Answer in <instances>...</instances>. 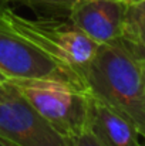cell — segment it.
I'll return each instance as SVG.
<instances>
[{"mask_svg": "<svg viewBox=\"0 0 145 146\" xmlns=\"http://www.w3.org/2000/svg\"><path fill=\"white\" fill-rule=\"evenodd\" d=\"M125 9L117 0H76L68 19L91 40L107 44L122 37Z\"/></svg>", "mask_w": 145, "mask_h": 146, "instance_id": "cell-6", "label": "cell"}, {"mask_svg": "<svg viewBox=\"0 0 145 146\" xmlns=\"http://www.w3.org/2000/svg\"><path fill=\"white\" fill-rule=\"evenodd\" d=\"M87 90L134 123L145 141V48L121 37L80 70Z\"/></svg>", "mask_w": 145, "mask_h": 146, "instance_id": "cell-1", "label": "cell"}, {"mask_svg": "<svg viewBox=\"0 0 145 146\" xmlns=\"http://www.w3.org/2000/svg\"><path fill=\"white\" fill-rule=\"evenodd\" d=\"M21 3L37 13H43L44 17H68L70 9L76 0H9Z\"/></svg>", "mask_w": 145, "mask_h": 146, "instance_id": "cell-9", "label": "cell"}, {"mask_svg": "<svg viewBox=\"0 0 145 146\" xmlns=\"http://www.w3.org/2000/svg\"><path fill=\"white\" fill-rule=\"evenodd\" d=\"M0 71L9 80H51L86 88L80 72L0 20Z\"/></svg>", "mask_w": 145, "mask_h": 146, "instance_id": "cell-4", "label": "cell"}, {"mask_svg": "<svg viewBox=\"0 0 145 146\" xmlns=\"http://www.w3.org/2000/svg\"><path fill=\"white\" fill-rule=\"evenodd\" d=\"M26 101L64 138L87 129L88 90L51 80H9Z\"/></svg>", "mask_w": 145, "mask_h": 146, "instance_id": "cell-3", "label": "cell"}, {"mask_svg": "<svg viewBox=\"0 0 145 146\" xmlns=\"http://www.w3.org/2000/svg\"><path fill=\"white\" fill-rule=\"evenodd\" d=\"M122 37L145 48V0L127 6Z\"/></svg>", "mask_w": 145, "mask_h": 146, "instance_id": "cell-8", "label": "cell"}, {"mask_svg": "<svg viewBox=\"0 0 145 146\" xmlns=\"http://www.w3.org/2000/svg\"><path fill=\"white\" fill-rule=\"evenodd\" d=\"M0 20L51 57L76 68L78 72L94 60L100 48V44L84 34L70 19H27L7 7L0 11Z\"/></svg>", "mask_w": 145, "mask_h": 146, "instance_id": "cell-2", "label": "cell"}, {"mask_svg": "<svg viewBox=\"0 0 145 146\" xmlns=\"http://www.w3.org/2000/svg\"><path fill=\"white\" fill-rule=\"evenodd\" d=\"M141 146H145V142H144V143H141Z\"/></svg>", "mask_w": 145, "mask_h": 146, "instance_id": "cell-15", "label": "cell"}, {"mask_svg": "<svg viewBox=\"0 0 145 146\" xmlns=\"http://www.w3.org/2000/svg\"><path fill=\"white\" fill-rule=\"evenodd\" d=\"M0 138L14 146H67L11 81L0 82Z\"/></svg>", "mask_w": 145, "mask_h": 146, "instance_id": "cell-5", "label": "cell"}, {"mask_svg": "<svg viewBox=\"0 0 145 146\" xmlns=\"http://www.w3.org/2000/svg\"><path fill=\"white\" fill-rule=\"evenodd\" d=\"M9 4H10V1H9V0H0V11H1V10H4V9H7V7H9Z\"/></svg>", "mask_w": 145, "mask_h": 146, "instance_id": "cell-11", "label": "cell"}, {"mask_svg": "<svg viewBox=\"0 0 145 146\" xmlns=\"http://www.w3.org/2000/svg\"><path fill=\"white\" fill-rule=\"evenodd\" d=\"M67 146H105V145H102L88 129H86L84 132H81L78 135L67 138Z\"/></svg>", "mask_w": 145, "mask_h": 146, "instance_id": "cell-10", "label": "cell"}, {"mask_svg": "<svg viewBox=\"0 0 145 146\" xmlns=\"http://www.w3.org/2000/svg\"><path fill=\"white\" fill-rule=\"evenodd\" d=\"M87 129L105 146H141L140 133L117 109L88 91Z\"/></svg>", "mask_w": 145, "mask_h": 146, "instance_id": "cell-7", "label": "cell"}, {"mask_svg": "<svg viewBox=\"0 0 145 146\" xmlns=\"http://www.w3.org/2000/svg\"><path fill=\"white\" fill-rule=\"evenodd\" d=\"M0 146H14V145H13V143H10V142H7L6 139L0 138Z\"/></svg>", "mask_w": 145, "mask_h": 146, "instance_id": "cell-13", "label": "cell"}, {"mask_svg": "<svg viewBox=\"0 0 145 146\" xmlns=\"http://www.w3.org/2000/svg\"><path fill=\"white\" fill-rule=\"evenodd\" d=\"M6 81H9V78H7V77H6V75L1 72V71H0V82H6Z\"/></svg>", "mask_w": 145, "mask_h": 146, "instance_id": "cell-14", "label": "cell"}, {"mask_svg": "<svg viewBox=\"0 0 145 146\" xmlns=\"http://www.w3.org/2000/svg\"><path fill=\"white\" fill-rule=\"evenodd\" d=\"M117 1H121V3H124V4H134V3H137V1H140V0H117Z\"/></svg>", "mask_w": 145, "mask_h": 146, "instance_id": "cell-12", "label": "cell"}]
</instances>
